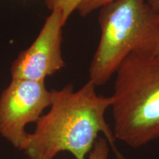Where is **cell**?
I'll return each instance as SVG.
<instances>
[{
  "label": "cell",
  "mask_w": 159,
  "mask_h": 159,
  "mask_svg": "<svg viewBox=\"0 0 159 159\" xmlns=\"http://www.w3.org/2000/svg\"><path fill=\"white\" fill-rule=\"evenodd\" d=\"M54 99V90L44 82L12 79L0 95V135L18 150H22L29 133L27 125L36 123Z\"/></svg>",
  "instance_id": "277c9868"
},
{
  "label": "cell",
  "mask_w": 159,
  "mask_h": 159,
  "mask_svg": "<svg viewBox=\"0 0 159 159\" xmlns=\"http://www.w3.org/2000/svg\"><path fill=\"white\" fill-rule=\"evenodd\" d=\"M114 0H84L80 5L77 11L81 16L85 17L90 14L93 11L99 9L105 4ZM149 5L156 11H159V0H147Z\"/></svg>",
  "instance_id": "52a82bcc"
},
{
  "label": "cell",
  "mask_w": 159,
  "mask_h": 159,
  "mask_svg": "<svg viewBox=\"0 0 159 159\" xmlns=\"http://www.w3.org/2000/svg\"><path fill=\"white\" fill-rule=\"evenodd\" d=\"M109 146L105 137H99L88 155V159H108Z\"/></svg>",
  "instance_id": "ba28073f"
},
{
  "label": "cell",
  "mask_w": 159,
  "mask_h": 159,
  "mask_svg": "<svg viewBox=\"0 0 159 159\" xmlns=\"http://www.w3.org/2000/svg\"><path fill=\"white\" fill-rule=\"evenodd\" d=\"M115 75V138L133 148L159 139V55H129Z\"/></svg>",
  "instance_id": "3957f363"
},
{
  "label": "cell",
  "mask_w": 159,
  "mask_h": 159,
  "mask_svg": "<svg viewBox=\"0 0 159 159\" xmlns=\"http://www.w3.org/2000/svg\"><path fill=\"white\" fill-rule=\"evenodd\" d=\"M83 1L84 0H44V3L51 11L61 12L63 24L65 25L73 12L77 10Z\"/></svg>",
  "instance_id": "8992f818"
},
{
  "label": "cell",
  "mask_w": 159,
  "mask_h": 159,
  "mask_svg": "<svg viewBox=\"0 0 159 159\" xmlns=\"http://www.w3.org/2000/svg\"><path fill=\"white\" fill-rule=\"evenodd\" d=\"M99 42L89 81L102 86L130 54L159 55V11L147 0H114L99 8Z\"/></svg>",
  "instance_id": "7a4b0ae2"
},
{
  "label": "cell",
  "mask_w": 159,
  "mask_h": 159,
  "mask_svg": "<svg viewBox=\"0 0 159 159\" xmlns=\"http://www.w3.org/2000/svg\"><path fill=\"white\" fill-rule=\"evenodd\" d=\"M88 81L77 91L72 85L54 90V99L47 114L28 134L22 150L28 159H55L69 152L75 159H85L98 135L102 134L116 159H125L116 148L114 131L105 119L112 97L97 94Z\"/></svg>",
  "instance_id": "6da1fadb"
},
{
  "label": "cell",
  "mask_w": 159,
  "mask_h": 159,
  "mask_svg": "<svg viewBox=\"0 0 159 159\" xmlns=\"http://www.w3.org/2000/svg\"><path fill=\"white\" fill-rule=\"evenodd\" d=\"M63 26L61 12L51 11L33 43L13 61L12 79L44 82L65 66L61 52Z\"/></svg>",
  "instance_id": "5b68a950"
}]
</instances>
